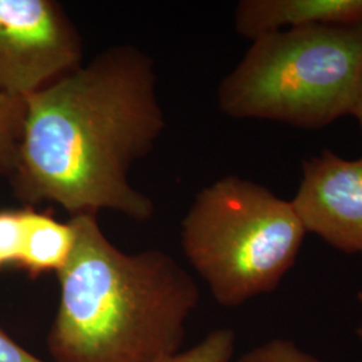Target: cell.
Here are the masks:
<instances>
[{"label":"cell","mask_w":362,"mask_h":362,"mask_svg":"<svg viewBox=\"0 0 362 362\" xmlns=\"http://www.w3.org/2000/svg\"><path fill=\"white\" fill-rule=\"evenodd\" d=\"M23 100L8 179L23 207L54 203L71 216L106 209L136 221L153 218L152 199L129 181L167 127L148 54L112 46Z\"/></svg>","instance_id":"cell-1"},{"label":"cell","mask_w":362,"mask_h":362,"mask_svg":"<svg viewBox=\"0 0 362 362\" xmlns=\"http://www.w3.org/2000/svg\"><path fill=\"white\" fill-rule=\"evenodd\" d=\"M69 221L74 246L57 274L46 341L52 362H161L181 351L200 299L192 275L165 251L119 250L94 214Z\"/></svg>","instance_id":"cell-2"},{"label":"cell","mask_w":362,"mask_h":362,"mask_svg":"<svg viewBox=\"0 0 362 362\" xmlns=\"http://www.w3.org/2000/svg\"><path fill=\"white\" fill-rule=\"evenodd\" d=\"M361 93L362 25L296 27L254 39L218 104L233 118L320 129L354 116Z\"/></svg>","instance_id":"cell-3"},{"label":"cell","mask_w":362,"mask_h":362,"mask_svg":"<svg viewBox=\"0 0 362 362\" xmlns=\"http://www.w3.org/2000/svg\"><path fill=\"white\" fill-rule=\"evenodd\" d=\"M306 233L293 202L231 175L197 194L180 235L185 258L214 299L233 309L279 287Z\"/></svg>","instance_id":"cell-4"},{"label":"cell","mask_w":362,"mask_h":362,"mask_svg":"<svg viewBox=\"0 0 362 362\" xmlns=\"http://www.w3.org/2000/svg\"><path fill=\"white\" fill-rule=\"evenodd\" d=\"M83 65V43L61 3L0 0V94L46 88Z\"/></svg>","instance_id":"cell-5"},{"label":"cell","mask_w":362,"mask_h":362,"mask_svg":"<svg viewBox=\"0 0 362 362\" xmlns=\"http://www.w3.org/2000/svg\"><path fill=\"white\" fill-rule=\"evenodd\" d=\"M291 200L306 233L348 255L362 257V156L345 160L330 149L306 158Z\"/></svg>","instance_id":"cell-6"},{"label":"cell","mask_w":362,"mask_h":362,"mask_svg":"<svg viewBox=\"0 0 362 362\" xmlns=\"http://www.w3.org/2000/svg\"><path fill=\"white\" fill-rule=\"evenodd\" d=\"M362 25V0H242L235 28L245 38L306 26Z\"/></svg>","instance_id":"cell-7"},{"label":"cell","mask_w":362,"mask_h":362,"mask_svg":"<svg viewBox=\"0 0 362 362\" xmlns=\"http://www.w3.org/2000/svg\"><path fill=\"white\" fill-rule=\"evenodd\" d=\"M74 231L70 221L62 223L50 214L26 207V233L19 269L31 278L61 272L71 255Z\"/></svg>","instance_id":"cell-8"},{"label":"cell","mask_w":362,"mask_h":362,"mask_svg":"<svg viewBox=\"0 0 362 362\" xmlns=\"http://www.w3.org/2000/svg\"><path fill=\"white\" fill-rule=\"evenodd\" d=\"M25 121V100L0 94V177L13 175Z\"/></svg>","instance_id":"cell-9"},{"label":"cell","mask_w":362,"mask_h":362,"mask_svg":"<svg viewBox=\"0 0 362 362\" xmlns=\"http://www.w3.org/2000/svg\"><path fill=\"white\" fill-rule=\"evenodd\" d=\"M26 233V207L0 209V272L19 269Z\"/></svg>","instance_id":"cell-10"},{"label":"cell","mask_w":362,"mask_h":362,"mask_svg":"<svg viewBox=\"0 0 362 362\" xmlns=\"http://www.w3.org/2000/svg\"><path fill=\"white\" fill-rule=\"evenodd\" d=\"M236 348V336L233 329L219 327L204 337L188 350L161 362H231Z\"/></svg>","instance_id":"cell-11"},{"label":"cell","mask_w":362,"mask_h":362,"mask_svg":"<svg viewBox=\"0 0 362 362\" xmlns=\"http://www.w3.org/2000/svg\"><path fill=\"white\" fill-rule=\"evenodd\" d=\"M236 362H325L287 338L270 341L246 351Z\"/></svg>","instance_id":"cell-12"},{"label":"cell","mask_w":362,"mask_h":362,"mask_svg":"<svg viewBox=\"0 0 362 362\" xmlns=\"http://www.w3.org/2000/svg\"><path fill=\"white\" fill-rule=\"evenodd\" d=\"M0 362H45L21 346L0 327Z\"/></svg>","instance_id":"cell-13"},{"label":"cell","mask_w":362,"mask_h":362,"mask_svg":"<svg viewBox=\"0 0 362 362\" xmlns=\"http://www.w3.org/2000/svg\"><path fill=\"white\" fill-rule=\"evenodd\" d=\"M357 300L360 302V305H361L362 308V290L361 291H358L357 293ZM356 334H357V337H358V339L361 341L362 342V318H361V322L358 324V326H357V329H356Z\"/></svg>","instance_id":"cell-14"},{"label":"cell","mask_w":362,"mask_h":362,"mask_svg":"<svg viewBox=\"0 0 362 362\" xmlns=\"http://www.w3.org/2000/svg\"><path fill=\"white\" fill-rule=\"evenodd\" d=\"M354 117L358 119L362 130V93L361 97H360V101H358V105H357V109H356V113H354Z\"/></svg>","instance_id":"cell-15"}]
</instances>
